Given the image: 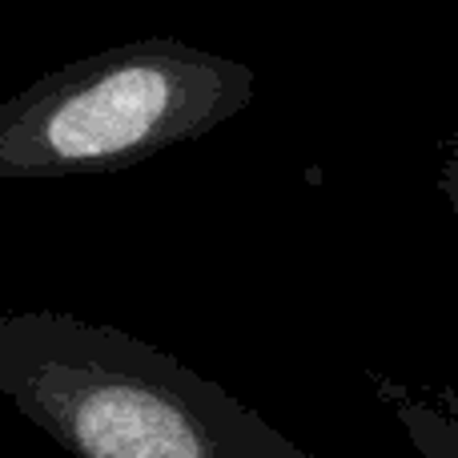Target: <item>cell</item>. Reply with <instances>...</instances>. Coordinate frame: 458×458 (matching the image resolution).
Wrapping results in <instances>:
<instances>
[{
    "mask_svg": "<svg viewBox=\"0 0 458 458\" xmlns=\"http://www.w3.org/2000/svg\"><path fill=\"white\" fill-rule=\"evenodd\" d=\"M0 398L69 458H314L177 354L61 310L0 318Z\"/></svg>",
    "mask_w": 458,
    "mask_h": 458,
    "instance_id": "cell-1",
    "label": "cell"
},
{
    "mask_svg": "<svg viewBox=\"0 0 458 458\" xmlns=\"http://www.w3.org/2000/svg\"><path fill=\"white\" fill-rule=\"evenodd\" d=\"M435 185H438V193H443V201L451 206V214L458 217V125L446 133V141L438 145Z\"/></svg>",
    "mask_w": 458,
    "mask_h": 458,
    "instance_id": "cell-4",
    "label": "cell"
},
{
    "mask_svg": "<svg viewBox=\"0 0 458 458\" xmlns=\"http://www.w3.org/2000/svg\"><path fill=\"white\" fill-rule=\"evenodd\" d=\"M253 89L258 72L245 61L174 37L81 56L0 101V177L121 174L214 133L253 101Z\"/></svg>",
    "mask_w": 458,
    "mask_h": 458,
    "instance_id": "cell-2",
    "label": "cell"
},
{
    "mask_svg": "<svg viewBox=\"0 0 458 458\" xmlns=\"http://www.w3.org/2000/svg\"><path fill=\"white\" fill-rule=\"evenodd\" d=\"M374 398L403 427L419 458H458V390L438 382H403L370 374Z\"/></svg>",
    "mask_w": 458,
    "mask_h": 458,
    "instance_id": "cell-3",
    "label": "cell"
}]
</instances>
